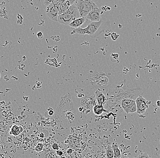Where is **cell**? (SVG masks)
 Masks as SVG:
<instances>
[{
  "mask_svg": "<svg viewBox=\"0 0 160 158\" xmlns=\"http://www.w3.org/2000/svg\"><path fill=\"white\" fill-rule=\"evenodd\" d=\"M109 25V22L104 21L101 19L99 22H91L85 28L79 27L74 29L71 34H77L82 35H88L91 37H96L101 34Z\"/></svg>",
  "mask_w": 160,
  "mask_h": 158,
  "instance_id": "obj_1",
  "label": "cell"
},
{
  "mask_svg": "<svg viewBox=\"0 0 160 158\" xmlns=\"http://www.w3.org/2000/svg\"><path fill=\"white\" fill-rule=\"evenodd\" d=\"M80 18L76 1L65 13L59 15L58 22L63 25H69L73 21Z\"/></svg>",
  "mask_w": 160,
  "mask_h": 158,
  "instance_id": "obj_2",
  "label": "cell"
},
{
  "mask_svg": "<svg viewBox=\"0 0 160 158\" xmlns=\"http://www.w3.org/2000/svg\"><path fill=\"white\" fill-rule=\"evenodd\" d=\"M76 2L81 18H86L91 11L98 8L91 0H77Z\"/></svg>",
  "mask_w": 160,
  "mask_h": 158,
  "instance_id": "obj_3",
  "label": "cell"
},
{
  "mask_svg": "<svg viewBox=\"0 0 160 158\" xmlns=\"http://www.w3.org/2000/svg\"><path fill=\"white\" fill-rule=\"evenodd\" d=\"M62 1H53V2L46 8V15L50 19L58 22L59 16V8Z\"/></svg>",
  "mask_w": 160,
  "mask_h": 158,
  "instance_id": "obj_4",
  "label": "cell"
},
{
  "mask_svg": "<svg viewBox=\"0 0 160 158\" xmlns=\"http://www.w3.org/2000/svg\"><path fill=\"white\" fill-rule=\"evenodd\" d=\"M136 102L137 105V114H144L148 108V105L150 104V102L147 101L143 97L139 96L136 98Z\"/></svg>",
  "mask_w": 160,
  "mask_h": 158,
  "instance_id": "obj_5",
  "label": "cell"
},
{
  "mask_svg": "<svg viewBox=\"0 0 160 158\" xmlns=\"http://www.w3.org/2000/svg\"><path fill=\"white\" fill-rule=\"evenodd\" d=\"M102 11L101 9L99 8L91 11L86 17V21H89L90 23L99 22L101 20V14L102 13Z\"/></svg>",
  "mask_w": 160,
  "mask_h": 158,
  "instance_id": "obj_6",
  "label": "cell"
},
{
  "mask_svg": "<svg viewBox=\"0 0 160 158\" xmlns=\"http://www.w3.org/2000/svg\"><path fill=\"white\" fill-rule=\"evenodd\" d=\"M75 0H66L62 1L60 4L59 8V15L65 13L71 6L74 4Z\"/></svg>",
  "mask_w": 160,
  "mask_h": 158,
  "instance_id": "obj_7",
  "label": "cell"
},
{
  "mask_svg": "<svg viewBox=\"0 0 160 158\" xmlns=\"http://www.w3.org/2000/svg\"><path fill=\"white\" fill-rule=\"evenodd\" d=\"M135 102L136 101L130 98H124L121 102V106L125 112L128 114L131 107Z\"/></svg>",
  "mask_w": 160,
  "mask_h": 158,
  "instance_id": "obj_8",
  "label": "cell"
},
{
  "mask_svg": "<svg viewBox=\"0 0 160 158\" xmlns=\"http://www.w3.org/2000/svg\"><path fill=\"white\" fill-rule=\"evenodd\" d=\"M95 102V101L93 98H86L82 100L81 105L83 107L87 109H90L92 106L94 105Z\"/></svg>",
  "mask_w": 160,
  "mask_h": 158,
  "instance_id": "obj_9",
  "label": "cell"
},
{
  "mask_svg": "<svg viewBox=\"0 0 160 158\" xmlns=\"http://www.w3.org/2000/svg\"><path fill=\"white\" fill-rule=\"evenodd\" d=\"M86 21V18H80L73 21L69 26L75 29L80 27Z\"/></svg>",
  "mask_w": 160,
  "mask_h": 158,
  "instance_id": "obj_10",
  "label": "cell"
},
{
  "mask_svg": "<svg viewBox=\"0 0 160 158\" xmlns=\"http://www.w3.org/2000/svg\"><path fill=\"white\" fill-rule=\"evenodd\" d=\"M96 98L98 102V105H103L106 103V98L104 94L99 91H97L95 92Z\"/></svg>",
  "mask_w": 160,
  "mask_h": 158,
  "instance_id": "obj_11",
  "label": "cell"
},
{
  "mask_svg": "<svg viewBox=\"0 0 160 158\" xmlns=\"http://www.w3.org/2000/svg\"><path fill=\"white\" fill-rule=\"evenodd\" d=\"M23 128L21 126L14 125L11 128L10 134L11 135H14V136H18L23 132Z\"/></svg>",
  "mask_w": 160,
  "mask_h": 158,
  "instance_id": "obj_12",
  "label": "cell"
},
{
  "mask_svg": "<svg viewBox=\"0 0 160 158\" xmlns=\"http://www.w3.org/2000/svg\"><path fill=\"white\" fill-rule=\"evenodd\" d=\"M38 158H59L57 154L55 153L53 151L46 152V151L41 152L39 155Z\"/></svg>",
  "mask_w": 160,
  "mask_h": 158,
  "instance_id": "obj_13",
  "label": "cell"
},
{
  "mask_svg": "<svg viewBox=\"0 0 160 158\" xmlns=\"http://www.w3.org/2000/svg\"><path fill=\"white\" fill-rule=\"evenodd\" d=\"M111 147L114 151V158H121L122 157V153L119 148L118 145L117 143H113Z\"/></svg>",
  "mask_w": 160,
  "mask_h": 158,
  "instance_id": "obj_14",
  "label": "cell"
},
{
  "mask_svg": "<svg viewBox=\"0 0 160 158\" xmlns=\"http://www.w3.org/2000/svg\"><path fill=\"white\" fill-rule=\"evenodd\" d=\"M105 111L103 107V105H96L94 106L93 108V111L94 114L97 115H100L103 113V112Z\"/></svg>",
  "mask_w": 160,
  "mask_h": 158,
  "instance_id": "obj_15",
  "label": "cell"
},
{
  "mask_svg": "<svg viewBox=\"0 0 160 158\" xmlns=\"http://www.w3.org/2000/svg\"><path fill=\"white\" fill-rule=\"evenodd\" d=\"M106 157L107 158H114V153L111 146H109L106 151Z\"/></svg>",
  "mask_w": 160,
  "mask_h": 158,
  "instance_id": "obj_16",
  "label": "cell"
},
{
  "mask_svg": "<svg viewBox=\"0 0 160 158\" xmlns=\"http://www.w3.org/2000/svg\"><path fill=\"white\" fill-rule=\"evenodd\" d=\"M44 148V146L43 144L41 143H39L36 146L35 150L36 151L40 152H42Z\"/></svg>",
  "mask_w": 160,
  "mask_h": 158,
  "instance_id": "obj_17",
  "label": "cell"
},
{
  "mask_svg": "<svg viewBox=\"0 0 160 158\" xmlns=\"http://www.w3.org/2000/svg\"><path fill=\"white\" fill-rule=\"evenodd\" d=\"M137 105H136V102L134 103L131 107L130 110H129V114H133V113L137 112Z\"/></svg>",
  "mask_w": 160,
  "mask_h": 158,
  "instance_id": "obj_18",
  "label": "cell"
},
{
  "mask_svg": "<svg viewBox=\"0 0 160 158\" xmlns=\"http://www.w3.org/2000/svg\"><path fill=\"white\" fill-rule=\"evenodd\" d=\"M136 158H152L146 153H142L137 156Z\"/></svg>",
  "mask_w": 160,
  "mask_h": 158,
  "instance_id": "obj_19",
  "label": "cell"
},
{
  "mask_svg": "<svg viewBox=\"0 0 160 158\" xmlns=\"http://www.w3.org/2000/svg\"><path fill=\"white\" fill-rule=\"evenodd\" d=\"M52 148L54 150H59V147H58V145L55 143H53L52 145Z\"/></svg>",
  "mask_w": 160,
  "mask_h": 158,
  "instance_id": "obj_20",
  "label": "cell"
},
{
  "mask_svg": "<svg viewBox=\"0 0 160 158\" xmlns=\"http://www.w3.org/2000/svg\"><path fill=\"white\" fill-rule=\"evenodd\" d=\"M37 36L38 38L39 39H42V38H43V33L41 32V31L40 32H38L37 33Z\"/></svg>",
  "mask_w": 160,
  "mask_h": 158,
  "instance_id": "obj_21",
  "label": "cell"
},
{
  "mask_svg": "<svg viewBox=\"0 0 160 158\" xmlns=\"http://www.w3.org/2000/svg\"><path fill=\"white\" fill-rule=\"evenodd\" d=\"M52 2H53V1H48H48H44V4L46 5V7H47V6L50 5L52 3Z\"/></svg>",
  "mask_w": 160,
  "mask_h": 158,
  "instance_id": "obj_22",
  "label": "cell"
},
{
  "mask_svg": "<svg viewBox=\"0 0 160 158\" xmlns=\"http://www.w3.org/2000/svg\"><path fill=\"white\" fill-rule=\"evenodd\" d=\"M56 154L59 156H62L63 154V152L62 151L57 150L56 151Z\"/></svg>",
  "mask_w": 160,
  "mask_h": 158,
  "instance_id": "obj_23",
  "label": "cell"
},
{
  "mask_svg": "<svg viewBox=\"0 0 160 158\" xmlns=\"http://www.w3.org/2000/svg\"><path fill=\"white\" fill-rule=\"evenodd\" d=\"M54 111H53V110H50V111H49V112H48V114H49V115L50 116H52L54 114Z\"/></svg>",
  "mask_w": 160,
  "mask_h": 158,
  "instance_id": "obj_24",
  "label": "cell"
},
{
  "mask_svg": "<svg viewBox=\"0 0 160 158\" xmlns=\"http://www.w3.org/2000/svg\"><path fill=\"white\" fill-rule=\"evenodd\" d=\"M67 152L68 154H71V153H72V149H68Z\"/></svg>",
  "mask_w": 160,
  "mask_h": 158,
  "instance_id": "obj_25",
  "label": "cell"
},
{
  "mask_svg": "<svg viewBox=\"0 0 160 158\" xmlns=\"http://www.w3.org/2000/svg\"><path fill=\"white\" fill-rule=\"evenodd\" d=\"M127 158V157H126V158Z\"/></svg>",
  "mask_w": 160,
  "mask_h": 158,
  "instance_id": "obj_26",
  "label": "cell"
}]
</instances>
